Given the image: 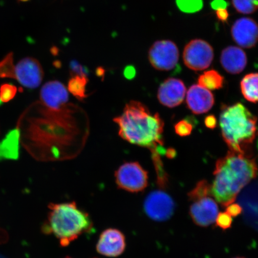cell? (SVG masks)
Masks as SVG:
<instances>
[{"label": "cell", "mask_w": 258, "mask_h": 258, "mask_svg": "<svg viewBox=\"0 0 258 258\" xmlns=\"http://www.w3.org/2000/svg\"><path fill=\"white\" fill-rule=\"evenodd\" d=\"M258 166L255 158L246 152L230 150L216 163L211 194L216 201L227 207L233 203L238 194L255 179Z\"/></svg>", "instance_id": "6da1fadb"}, {"label": "cell", "mask_w": 258, "mask_h": 258, "mask_svg": "<svg viewBox=\"0 0 258 258\" xmlns=\"http://www.w3.org/2000/svg\"><path fill=\"white\" fill-rule=\"evenodd\" d=\"M114 121L120 137L132 144L148 148L151 153L165 154L163 148L164 122L158 113L153 114L143 103L132 101Z\"/></svg>", "instance_id": "7a4b0ae2"}, {"label": "cell", "mask_w": 258, "mask_h": 258, "mask_svg": "<svg viewBox=\"0 0 258 258\" xmlns=\"http://www.w3.org/2000/svg\"><path fill=\"white\" fill-rule=\"evenodd\" d=\"M47 219L42 226L44 234H53L61 246L66 247L81 235L89 233L93 222L88 213L80 209L76 202L50 203Z\"/></svg>", "instance_id": "3957f363"}, {"label": "cell", "mask_w": 258, "mask_h": 258, "mask_svg": "<svg viewBox=\"0 0 258 258\" xmlns=\"http://www.w3.org/2000/svg\"><path fill=\"white\" fill-rule=\"evenodd\" d=\"M222 138L230 150L246 152L257 132V118L241 103L222 106L219 117Z\"/></svg>", "instance_id": "277c9868"}, {"label": "cell", "mask_w": 258, "mask_h": 258, "mask_svg": "<svg viewBox=\"0 0 258 258\" xmlns=\"http://www.w3.org/2000/svg\"><path fill=\"white\" fill-rule=\"evenodd\" d=\"M115 179L119 188L138 193L144 191L148 186V172L138 162H127L115 171Z\"/></svg>", "instance_id": "5b68a950"}, {"label": "cell", "mask_w": 258, "mask_h": 258, "mask_svg": "<svg viewBox=\"0 0 258 258\" xmlns=\"http://www.w3.org/2000/svg\"><path fill=\"white\" fill-rule=\"evenodd\" d=\"M214 57V48L208 42L195 39L187 44L183 51V62L195 72L207 69Z\"/></svg>", "instance_id": "8992f818"}, {"label": "cell", "mask_w": 258, "mask_h": 258, "mask_svg": "<svg viewBox=\"0 0 258 258\" xmlns=\"http://www.w3.org/2000/svg\"><path fill=\"white\" fill-rule=\"evenodd\" d=\"M148 59L155 69L163 72L172 70L178 63V47L171 40L157 41L148 51Z\"/></svg>", "instance_id": "52a82bcc"}, {"label": "cell", "mask_w": 258, "mask_h": 258, "mask_svg": "<svg viewBox=\"0 0 258 258\" xmlns=\"http://www.w3.org/2000/svg\"><path fill=\"white\" fill-rule=\"evenodd\" d=\"M176 205L173 199L166 192L156 190L151 192L145 199V214L154 221L168 220L175 212Z\"/></svg>", "instance_id": "ba28073f"}, {"label": "cell", "mask_w": 258, "mask_h": 258, "mask_svg": "<svg viewBox=\"0 0 258 258\" xmlns=\"http://www.w3.org/2000/svg\"><path fill=\"white\" fill-rule=\"evenodd\" d=\"M44 78V71L41 63L33 57H25L15 67L14 79L28 89H36Z\"/></svg>", "instance_id": "9c48e42d"}, {"label": "cell", "mask_w": 258, "mask_h": 258, "mask_svg": "<svg viewBox=\"0 0 258 258\" xmlns=\"http://www.w3.org/2000/svg\"><path fill=\"white\" fill-rule=\"evenodd\" d=\"M126 242L125 235L115 228H108L100 235L96 244V250L101 255L115 257L123 253Z\"/></svg>", "instance_id": "30bf717a"}, {"label": "cell", "mask_w": 258, "mask_h": 258, "mask_svg": "<svg viewBox=\"0 0 258 258\" xmlns=\"http://www.w3.org/2000/svg\"><path fill=\"white\" fill-rule=\"evenodd\" d=\"M231 35L238 46L244 48H251L258 42V24L250 18L237 19L231 27Z\"/></svg>", "instance_id": "8fae6325"}, {"label": "cell", "mask_w": 258, "mask_h": 258, "mask_svg": "<svg viewBox=\"0 0 258 258\" xmlns=\"http://www.w3.org/2000/svg\"><path fill=\"white\" fill-rule=\"evenodd\" d=\"M40 103L51 110L62 109L69 100V90L58 81H50L42 87L40 90Z\"/></svg>", "instance_id": "7c38bea8"}, {"label": "cell", "mask_w": 258, "mask_h": 258, "mask_svg": "<svg viewBox=\"0 0 258 258\" xmlns=\"http://www.w3.org/2000/svg\"><path fill=\"white\" fill-rule=\"evenodd\" d=\"M219 214L217 202L206 196L194 202L190 206L189 215L196 225L206 227L214 224Z\"/></svg>", "instance_id": "4fadbf2b"}, {"label": "cell", "mask_w": 258, "mask_h": 258, "mask_svg": "<svg viewBox=\"0 0 258 258\" xmlns=\"http://www.w3.org/2000/svg\"><path fill=\"white\" fill-rule=\"evenodd\" d=\"M186 89L181 80L169 78L161 84L158 89L157 98L161 105L175 108L182 104Z\"/></svg>", "instance_id": "5bb4252c"}, {"label": "cell", "mask_w": 258, "mask_h": 258, "mask_svg": "<svg viewBox=\"0 0 258 258\" xmlns=\"http://www.w3.org/2000/svg\"><path fill=\"white\" fill-rule=\"evenodd\" d=\"M186 104L194 114H202L211 110L215 104V98L208 89L200 85H194L187 92Z\"/></svg>", "instance_id": "9a60e30c"}, {"label": "cell", "mask_w": 258, "mask_h": 258, "mask_svg": "<svg viewBox=\"0 0 258 258\" xmlns=\"http://www.w3.org/2000/svg\"><path fill=\"white\" fill-rule=\"evenodd\" d=\"M220 62L223 69L228 73H241L247 66V57L241 48L230 46L222 51Z\"/></svg>", "instance_id": "2e32d148"}, {"label": "cell", "mask_w": 258, "mask_h": 258, "mask_svg": "<svg viewBox=\"0 0 258 258\" xmlns=\"http://www.w3.org/2000/svg\"><path fill=\"white\" fill-rule=\"evenodd\" d=\"M242 95L247 101L258 102V73H250L241 80Z\"/></svg>", "instance_id": "e0dca14e"}, {"label": "cell", "mask_w": 258, "mask_h": 258, "mask_svg": "<svg viewBox=\"0 0 258 258\" xmlns=\"http://www.w3.org/2000/svg\"><path fill=\"white\" fill-rule=\"evenodd\" d=\"M19 130L13 131L0 143V158L17 159L19 156Z\"/></svg>", "instance_id": "ac0fdd59"}, {"label": "cell", "mask_w": 258, "mask_h": 258, "mask_svg": "<svg viewBox=\"0 0 258 258\" xmlns=\"http://www.w3.org/2000/svg\"><path fill=\"white\" fill-rule=\"evenodd\" d=\"M224 81V77L215 70L205 72L198 79L199 85L209 90H219L223 88Z\"/></svg>", "instance_id": "d6986e66"}, {"label": "cell", "mask_w": 258, "mask_h": 258, "mask_svg": "<svg viewBox=\"0 0 258 258\" xmlns=\"http://www.w3.org/2000/svg\"><path fill=\"white\" fill-rule=\"evenodd\" d=\"M89 80L88 77L74 76L69 80L68 90L80 101H83L88 96L86 87Z\"/></svg>", "instance_id": "ffe728a7"}, {"label": "cell", "mask_w": 258, "mask_h": 258, "mask_svg": "<svg viewBox=\"0 0 258 258\" xmlns=\"http://www.w3.org/2000/svg\"><path fill=\"white\" fill-rule=\"evenodd\" d=\"M211 195L212 196L211 185L206 180H201L197 183L195 188L188 195L190 201L192 202Z\"/></svg>", "instance_id": "44dd1931"}, {"label": "cell", "mask_w": 258, "mask_h": 258, "mask_svg": "<svg viewBox=\"0 0 258 258\" xmlns=\"http://www.w3.org/2000/svg\"><path fill=\"white\" fill-rule=\"evenodd\" d=\"M236 11L244 15L252 14L258 10V0H232Z\"/></svg>", "instance_id": "7402d4cb"}, {"label": "cell", "mask_w": 258, "mask_h": 258, "mask_svg": "<svg viewBox=\"0 0 258 258\" xmlns=\"http://www.w3.org/2000/svg\"><path fill=\"white\" fill-rule=\"evenodd\" d=\"M14 54L9 53L0 61V79H14Z\"/></svg>", "instance_id": "603a6c76"}, {"label": "cell", "mask_w": 258, "mask_h": 258, "mask_svg": "<svg viewBox=\"0 0 258 258\" xmlns=\"http://www.w3.org/2000/svg\"><path fill=\"white\" fill-rule=\"evenodd\" d=\"M176 3L180 11L186 14L199 12L203 7V0H176Z\"/></svg>", "instance_id": "cb8c5ba5"}, {"label": "cell", "mask_w": 258, "mask_h": 258, "mask_svg": "<svg viewBox=\"0 0 258 258\" xmlns=\"http://www.w3.org/2000/svg\"><path fill=\"white\" fill-rule=\"evenodd\" d=\"M18 89L12 84L5 83L0 86V104L8 103L15 98Z\"/></svg>", "instance_id": "d4e9b609"}, {"label": "cell", "mask_w": 258, "mask_h": 258, "mask_svg": "<svg viewBox=\"0 0 258 258\" xmlns=\"http://www.w3.org/2000/svg\"><path fill=\"white\" fill-rule=\"evenodd\" d=\"M233 218L227 212H221L216 219V224L222 230H226L231 227Z\"/></svg>", "instance_id": "484cf974"}, {"label": "cell", "mask_w": 258, "mask_h": 258, "mask_svg": "<svg viewBox=\"0 0 258 258\" xmlns=\"http://www.w3.org/2000/svg\"><path fill=\"white\" fill-rule=\"evenodd\" d=\"M176 133L181 137L188 136L192 131V125L188 120H183L177 123L175 127Z\"/></svg>", "instance_id": "4316f807"}, {"label": "cell", "mask_w": 258, "mask_h": 258, "mask_svg": "<svg viewBox=\"0 0 258 258\" xmlns=\"http://www.w3.org/2000/svg\"><path fill=\"white\" fill-rule=\"evenodd\" d=\"M71 74L72 76H80L88 77V71L78 62L73 61L70 64Z\"/></svg>", "instance_id": "83f0119b"}, {"label": "cell", "mask_w": 258, "mask_h": 258, "mask_svg": "<svg viewBox=\"0 0 258 258\" xmlns=\"http://www.w3.org/2000/svg\"><path fill=\"white\" fill-rule=\"evenodd\" d=\"M242 212H243V209L241 207V206L237 204V203H232V204L227 206L226 209V212L228 213L231 217H237L238 215H240Z\"/></svg>", "instance_id": "f1b7e54d"}, {"label": "cell", "mask_w": 258, "mask_h": 258, "mask_svg": "<svg viewBox=\"0 0 258 258\" xmlns=\"http://www.w3.org/2000/svg\"><path fill=\"white\" fill-rule=\"evenodd\" d=\"M211 6L215 11H218L219 9H227L228 3L225 0H213L211 3Z\"/></svg>", "instance_id": "f546056e"}, {"label": "cell", "mask_w": 258, "mask_h": 258, "mask_svg": "<svg viewBox=\"0 0 258 258\" xmlns=\"http://www.w3.org/2000/svg\"><path fill=\"white\" fill-rule=\"evenodd\" d=\"M216 15H217L219 21L222 22H227L229 17V13L227 9H219L216 11Z\"/></svg>", "instance_id": "4dcf8cb0"}, {"label": "cell", "mask_w": 258, "mask_h": 258, "mask_svg": "<svg viewBox=\"0 0 258 258\" xmlns=\"http://www.w3.org/2000/svg\"><path fill=\"white\" fill-rule=\"evenodd\" d=\"M205 124L208 127L214 128L216 126V124H217V121H216V118L214 116H208L206 118Z\"/></svg>", "instance_id": "1f68e13d"}, {"label": "cell", "mask_w": 258, "mask_h": 258, "mask_svg": "<svg viewBox=\"0 0 258 258\" xmlns=\"http://www.w3.org/2000/svg\"><path fill=\"white\" fill-rule=\"evenodd\" d=\"M125 76L128 79H131L134 77L135 74V71L133 67H127L125 70Z\"/></svg>", "instance_id": "d6a6232c"}, {"label": "cell", "mask_w": 258, "mask_h": 258, "mask_svg": "<svg viewBox=\"0 0 258 258\" xmlns=\"http://www.w3.org/2000/svg\"><path fill=\"white\" fill-rule=\"evenodd\" d=\"M234 258H245V257H234Z\"/></svg>", "instance_id": "836d02e7"}, {"label": "cell", "mask_w": 258, "mask_h": 258, "mask_svg": "<svg viewBox=\"0 0 258 258\" xmlns=\"http://www.w3.org/2000/svg\"><path fill=\"white\" fill-rule=\"evenodd\" d=\"M64 258H72V257H64Z\"/></svg>", "instance_id": "e575fe53"}, {"label": "cell", "mask_w": 258, "mask_h": 258, "mask_svg": "<svg viewBox=\"0 0 258 258\" xmlns=\"http://www.w3.org/2000/svg\"><path fill=\"white\" fill-rule=\"evenodd\" d=\"M22 1H26V0H22Z\"/></svg>", "instance_id": "d590c367"}]
</instances>
